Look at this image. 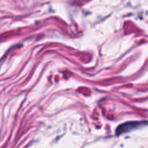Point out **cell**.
<instances>
[{"label":"cell","mask_w":148,"mask_h":148,"mask_svg":"<svg viewBox=\"0 0 148 148\" xmlns=\"http://www.w3.org/2000/svg\"><path fill=\"white\" fill-rule=\"evenodd\" d=\"M140 125L139 122H134V123H127V124H124L122 126H121L120 127H118L117 129V134H121V133H123L127 131H129L130 128H135L137 126Z\"/></svg>","instance_id":"1"}]
</instances>
